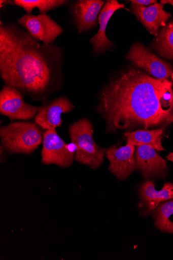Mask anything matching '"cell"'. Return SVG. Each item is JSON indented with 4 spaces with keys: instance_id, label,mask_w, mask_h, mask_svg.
Wrapping results in <instances>:
<instances>
[{
    "instance_id": "cell-20",
    "label": "cell",
    "mask_w": 173,
    "mask_h": 260,
    "mask_svg": "<svg viewBox=\"0 0 173 260\" xmlns=\"http://www.w3.org/2000/svg\"><path fill=\"white\" fill-rule=\"evenodd\" d=\"M129 2L131 3L132 5L146 7L157 4L156 0H131Z\"/></svg>"
},
{
    "instance_id": "cell-13",
    "label": "cell",
    "mask_w": 173,
    "mask_h": 260,
    "mask_svg": "<svg viewBox=\"0 0 173 260\" xmlns=\"http://www.w3.org/2000/svg\"><path fill=\"white\" fill-rule=\"evenodd\" d=\"M121 9H125V5L119 4L117 0H108L106 2L98 16L100 28L90 40V43L93 46V54L99 55L108 51H112L114 49V43L107 37V28L114 13Z\"/></svg>"
},
{
    "instance_id": "cell-4",
    "label": "cell",
    "mask_w": 173,
    "mask_h": 260,
    "mask_svg": "<svg viewBox=\"0 0 173 260\" xmlns=\"http://www.w3.org/2000/svg\"><path fill=\"white\" fill-rule=\"evenodd\" d=\"M68 133L71 143L76 147L75 160L93 170L99 168L104 162L107 149L96 144L93 125L87 118L70 124Z\"/></svg>"
},
{
    "instance_id": "cell-8",
    "label": "cell",
    "mask_w": 173,
    "mask_h": 260,
    "mask_svg": "<svg viewBox=\"0 0 173 260\" xmlns=\"http://www.w3.org/2000/svg\"><path fill=\"white\" fill-rule=\"evenodd\" d=\"M17 22L33 39L45 44L54 43L64 32L62 27L46 13L36 16L26 14L19 18Z\"/></svg>"
},
{
    "instance_id": "cell-19",
    "label": "cell",
    "mask_w": 173,
    "mask_h": 260,
    "mask_svg": "<svg viewBox=\"0 0 173 260\" xmlns=\"http://www.w3.org/2000/svg\"><path fill=\"white\" fill-rule=\"evenodd\" d=\"M153 47L161 57L173 60V20L159 31Z\"/></svg>"
},
{
    "instance_id": "cell-22",
    "label": "cell",
    "mask_w": 173,
    "mask_h": 260,
    "mask_svg": "<svg viewBox=\"0 0 173 260\" xmlns=\"http://www.w3.org/2000/svg\"><path fill=\"white\" fill-rule=\"evenodd\" d=\"M171 123H173V111L171 114L168 117L165 125H164V127L167 126L169 124H171Z\"/></svg>"
},
{
    "instance_id": "cell-2",
    "label": "cell",
    "mask_w": 173,
    "mask_h": 260,
    "mask_svg": "<svg viewBox=\"0 0 173 260\" xmlns=\"http://www.w3.org/2000/svg\"><path fill=\"white\" fill-rule=\"evenodd\" d=\"M62 47L40 43L14 22H0V76L33 101L43 103L63 89Z\"/></svg>"
},
{
    "instance_id": "cell-10",
    "label": "cell",
    "mask_w": 173,
    "mask_h": 260,
    "mask_svg": "<svg viewBox=\"0 0 173 260\" xmlns=\"http://www.w3.org/2000/svg\"><path fill=\"white\" fill-rule=\"evenodd\" d=\"M135 158L136 169L147 180H165L168 176L169 169L166 160L152 147L147 145L136 146Z\"/></svg>"
},
{
    "instance_id": "cell-23",
    "label": "cell",
    "mask_w": 173,
    "mask_h": 260,
    "mask_svg": "<svg viewBox=\"0 0 173 260\" xmlns=\"http://www.w3.org/2000/svg\"><path fill=\"white\" fill-rule=\"evenodd\" d=\"M160 4L163 5L169 4L173 7V0H161V1H160Z\"/></svg>"
},
{
    "instance_id": "cell-1",
    "label": "cell",
    "mask_w": 173,
    "mask_h": 260,
    "mask_svg": "<svg viewBox=\"0 0 173 260\" xmlns=\"http://www.w3.org/2000/svg\"><path fill=\"white\" fill-rule=\"evenodd\" d=\"M94 107L106 121V133L165 125L173 111L171 81L156 79L134 68L110 77Z\"/></svg>"
},
{
    "instance_id": "cell-16",
    "label": "cell",
    "mask_w": 173,
    "mask_h": 260,
    "mask_svg": "<svg viewBox=\"0 0 173 260\" xmlns=\"http://www.w3.org/2000/svg\"><path fill=\"white\" fill-rule=\"evenodd\" d=\"M164 128L155 130L139 129L135 132L126 133L127 143L135 146L147 145L158 151L165 150L162 144Z\"/></svg>"
},
{
    "instance_id": "cell-18",
    "label": "cell",
    "mask_w": 173,
    "mask_h": 260,
    "mask_svg": "<svg viewBox=\"0 0 173 260\" xmlns=\"http://www.w3.org/2000/svg\"><path fill=\"white\" fill-rule=\"evenodd\" d=\"M151 214L156 229L163 233L173 234V222L169 220L173 215V199L160 204Z\"/></svg>"
},
{
    "instance_id": "cell-15",
    "label": "cell",
    "mask_w": 173,
    "mask_h": 260,
    "mask_svg": "<svg viewBox=\"0 0 173 260\" xmlns=\"http://www.w3.org/2000/svg\"><path fill=\"white\" fill-rule=\"evenodd\" d=\"M143 214L148 215L161 203L173 199V183L166 182L160 191L156 190L153 181H144L139 190Z\"/></svg>"
},
{
    "instance_id": "cell-17",
    "label": "cell",
    "mask_w": 173,
    "mask_h": 260,
    "mask_svg": "<svg viewBox=\"0 0 173 260\" xmlns=\"http://www.w3.org/2000/svg\"><path fill=\"white\" fill-rule=\"evenodd\" d=\"M67 0H14L8 1V4L22 8L28 14H31L34 9H38L40 14L55 10L70 4Z\"/></svg>"
},
{
    "instance_id": "cell-9",
    "label": "cell",
    "mask_w": 173,
    "mask_h": 260,
    "mask_svg": "<svg viewBox=\"0 0 173 260\" xmlns=\"http://www.w3.org/2000/svg\"><path fill=\"white\" fill-rule=\"evenodd\" d=\"M76 108V106L66 96L45 101L39 107V112L34 118V122L44 131L56 129L62 125V114L70 113Z\"/></svg>"
},
{
    "instance_id": "cell-24",
    "label": "cell",
    "mask_w": 173,
    "mask_h": 260,
    "mask_svg": "<svg viewBox=\"0 0 173 260\" xmlns=\"http://www.w3.org/2000/svg\"><path fill=\"white\" fill-rule=\"evenodd\" d=\"M8 1H7V0H5V1L1 0V1H0V8L2 9L3 7L8 5Z\"/></svg>"
},
{
    "instance_id": "cell-21",
    "label": "cell",
    "mask_w": 173,
    "mask_h": 260,
    "mask_svg": "<svg viewBox=\"0 0 173 260\" xmlns=\"http://www.w3.org/2000/svg\"><path fill=\"white\" fill-rule=\"evenodd\" d=\"M6 151L2 145H0V163L4 164L7 161Z\"/></svg>"
},
{
    "instance_id": "cell-14",
    "label": "cell",
    "mask_w": 173,
    "mask_h": 260,
    "mask_svg": "<svg viewBox=\"0 0 173 260\" xmlns=\"http://www.w3.org/2000/svg\"><path fill=\"white\" fill-rule=\"evenodd\" d=\"M163 6L161 4L147 7L131 5L130 9L147 30L157 37L159 29L165 27L166 21L171 17L170 13L164 10Z\"/></svg>"
},
{
    "instance_id": "cell-12",
    "label": "cell",
    "mask_w": 173,
    "mask_h": 260,
    "mask_svg": "<svg viewBox=\"0 0 173 260\" xmlns=\"http://www.w3.org/2000/svg\"><path fill=\"white\" fill-rule=\"evenodd\" d=\"M136 146L127 143L125 146H112L106 150L110 161L108 170L119 180L127 179L136 169Z\"/></svg>"
},
{
    "instance_id": "cell-3",
    "label": "cell",
    "mask_w": 173,
    "mask_h": 260,
    "mask_svg": "<svg viewBox=\"0 0 173 260\" xmlns=\"http://www.w3.org/2000/svg\"><path fill=\"white\" fill-rule=\"evenodd\" d=\"M43 131L35 122H11L0 127L1 145L11 155H31L43 143Z\"/></svg>"
},
{
    "instance_id": "cell-7",
    "label": "cell",
    "mask_w": 173,
    "mask_h": 260,
    "mask_svg": "<svg viewBox=\"0 0 173 260\" xmlns=\"http://www.w3.org/2000/svg\"><path fill=\"white\" fill-rule=\"evenodd\" d=\"M126 58L152 77L170 81L173 74L171 65L159 58L141 43H134Z\"/></svg>"
},
{
    "instance_id": "cell-11",
    "label": "cell",
    "mask_w": 173,
    "mask_h": 260,
    "mask_svg": "<svg viewBox=\"0 0 173 260\" xmlns=\"http://www.w3.org/2000/svg\"><path fill=\"white\" fill-rule=\"evenodd\" d=\"M105 4L102 0H78L70 4L69 12L80 34L96 27Z\"/></svg>"
},
{
    "instance_id": "cell-25",
    "label": "cell",
    "mask_w": 173,
    "mask_h": 260,
    "mask_svg": "<svg viewBox=\"0 0 173 260\" xmlns=\"http://www.w3.org/2000/svg\"><path fill=\"white\" fill-rule=\"evenodd\" d=\"M167 160L173 162V152L170 153L167 156Z\"/></svg>"
},
{
    "instance_id": "cell-26",
    "label": "cell",
    "mask_w": 173,
    "mask_h": 260,
    "mask_svg": "<svg viewBox=\"0 0 173 260\" xmlns=\"http://www.w3.org/2000/svg\"><path fill=\"white\" fill-rule=\"evenodd\" d=\"M170 81L172 82L173 85V74L171 76Z\"/></svg>"
},
{
    "instance_id": "cell-6",
    "label": "cell",
    "mask_w": 173,
    "mask_h": 260,
    "mask_svg": "<svg viewBox=\"0 0 173 260\" xmlns=\"http://www.w3.org/2000/svg\"><path fill=\"white\" fill-rule=\"evenodd\" d=\"M39 109L24 102L23 94L13 86L5 85L0 90V114L9 118L11 122L33 119Z\"/></svg>"
},
{
    "instance_id": "cell-5",
    "label": "cell",
    "mask_w": 173,
    "mask_h": 260,
    "mask_svg": "<svg viewBox=\"0 0 173 260\" xmlns=\"http://www.w3.org/2000/svg\"><path fill=\"white\" fill-rule=\"evenodd\" d=\"M56 129L43 132L41 162L45 165H56L61 168H69L75 160L76 147L72 143L66 144Z\"/></svg>"
}]
</instances>
